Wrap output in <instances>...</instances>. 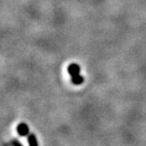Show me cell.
I'll return each mask as SVG.
<instances>
[{
  "label": "cell",
  "mask_w": 146,
  "mask_h": 146,
  "mask_svg": "<svg viewBox=\"0 0 146 146\" xmlns=\"http://www.w3.org/2000/svg\"><path fill=\"white\" fill-rule=\"evenodd\" d=\"M68 71L72 78V83L74 85H81L84 78L80 75V67L77 64H71L68 67Z\"/></svg>",
  "instance_id": "6da1fadb"
},
{
  "label": "cell",
  "mask_w": 146,
  "mask_h": 146,
  "mask_svg": "<svg viewBox=\"0 0 146 146\" xmlns=\"http://www.w3.org/2000/svg\"><path fill=\"white\" fill-rule=\"evenodd\" d=\"M18 132L19 135H25L27 134L28 132V128L27 126L25 124V123H21V124H19V126H18Z\"/></svg>",
  "instance_id": "7a4b0ae2"
},
{
  "label": "cell",
  "mask_w": 146,
  "mask_h": 146,
  "mask_svg": "<svg viewBox=\"0 0 146 146\" xmlns=\"http://www.w3.org/2000/svg\"><path fill=\"white\" fill-rule=\"evenodd\" d=\"M28 142L30 143V146H37V141L35 139V137L34 135H30L28 137Z\"/></svg>",
  "instance_id": "3957f363"
}]
</instances>
